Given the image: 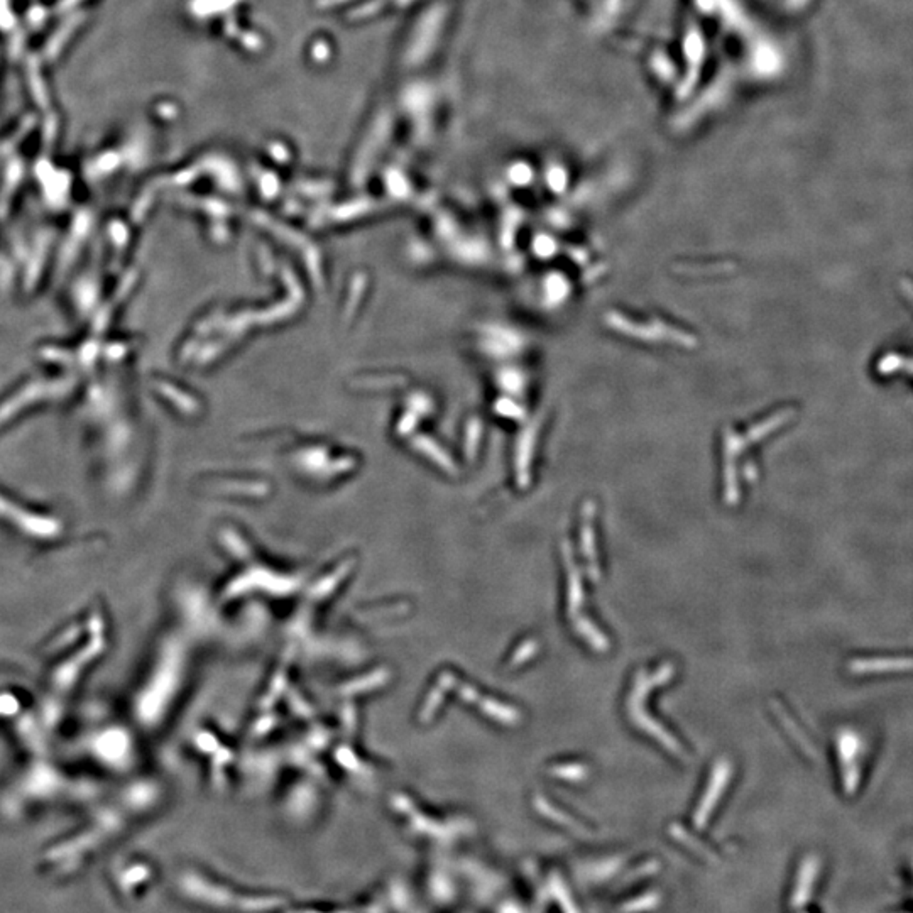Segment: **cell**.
<instances>
[{"instance_id": "obj_1", "label": "cell", "mask_w": 913, "mask_h": 913, "mask_svg": "<svg viewBox=\"0 0 913 913\" xmlns=\"http://www.w3.org/2000/svg\"><path fill=\"white\" fill-rule=\"evenodd\" d=\"M585 524H584V552L585 557L589 560V574L590 579L592 580H599V565H597V555L596 550H594V532H592V513H594V506L592 502H589L585 506Z\"/></svg>"}, {"instance_id": "obj_2", "label": "cell", "mask_w": 913, "mask_h": 913, "mask_svg": "<svg viewBox=\"0 0 913 913\" xmlns=\"http://www.w3.org/2000/svg\"><path fill=\"white\" fill-rule=\"evenodd\" d=\"M557 774H565V777H569V774H570V777L577 774L579 778H582L584 774H585V767H580V764H575V767H569V764H565V767H558L557 768Z\"/></svg>"}]
</instances>
